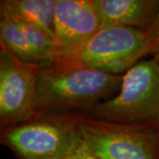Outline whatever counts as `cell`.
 I'll return each mask as SVG.
<instances>
[{
  "instance_id": "6da1fadb",
  "label": "cell",
  "mask_w": 159,
  "mask_h": 159,
  "mask_svg": "<svg viewBox=\"0 0 159 159\" xmlns=\"http://www.w3.org/2000/svg\"><path fill=\"white\" fill-rule=\"evenodd\" d=\"M124 74L43 66L38 77L37 113H84L119 93Z\"/></svg>"
},
{
  "instance_id": "7a4b0ae2",
  "label": "cell",
  "mask_w": 159,
  "mask_h": 159,
  "mask_svg": "<svg viewBox=\"0 0 159 159\" xmlns=\"http://www.w3.org/2000/svg\"><path fill=\"white\" fill-rule=\"evenodd\" d=\"M152 49L143 30L105 28L79 45L59 50L45 66L124 74L142 57L150 54Z\"/></svg>"
},
{
  "instance_id": "3957f363",
  "label": "cell",
  "mask_w": 159,
  "mask_h": 159,
  "mask_svg": "<svg viewBox=\"0 0 159 159\" xmlns=\"http://www.w3.org/2000/svg\"><path fill=\"white\" fill-rule=\"evenodd\" d=\"M80 113H37L1 129V142L20 159H64L83 144Z\"/></svg>"
},
{
  "instance_id": "277c9868",
  "label": "cell",
  "mask_w": 159,
  "mask_h": 159,
  "mask_svg": "<svg viewBox=\"0 0 159 159\" xmlns=\"http://www.w3.org/2000/svg\"><path fill=\"white\" fill-rule=\"evenodd\" d=\"M80 115L121 124L159 127V63L142 59L123 75L119 93Z\"/></svg>"
},
{
  "instance_id": "5b68a950",
  "label": "cell",
  "mask_w": 159,
  "mask_h": 159,
  "mask_svg": "<svg viewBox=\"0 0 159 159\" xmlns=\"http://www.w3.org/2000/svg\"><path fill=\"white\" fill-rule=\"evenodd\" d=\"M80 116L83 141L99 159L158 158L159 127Z\"/></svg>"
},
{
  "instance_id": "8992f818",
  "label": "cell",
  "mask_w": 159,
  "mask_h": 159,
  "mask_svg": "<svg viewBox=\"0 0 159 159\" xmlns=\"http://www.w3.org/2000/svg\"><path fill=\"white\" fill-rule=\"evenodd\" d=\"M43 66L19 59L0 46L1 129L29 120L37 114L36 92Z\"/></svg>"
},
{
  "instance_id": "52a82bcc",
  "label": "cell",
  "mask_w": 159,
  "mask_h": 159,
  "mask_svg": "<svg viewBox=\"0 0 159 159\" xmlns=\"http://www.w3.org/2000/svg\"><path fill=\"white\" fill-rule=\"evenodd\" d=\"M54 25L60 50L86 42L100 29L94 0H57Z\"/></svg>"
},
{
  "instance_id": "ba28073f",
  "label": "cell",
  "mask_w": 159,
  "mask_h": 159,
  "mask_svg": "<svg viewBox=\"0 0 159 159\" xmlns=\"http://www.w3.org/2000/svg\"><path fill=\"white\" fill-rule=\"evenodd\" d=\"M100 29L126 28L145 30L159 8V0H94Z\"/></svg>"
},
{
  "instance_id": "9c48e42d",
  "label": "cell",
  "mask_w": 159,
  "mask_h": 159,
  "mask_svg": "<svg viewBox=\"0 0 159 159\" xmlns=\"http://www.w3.org/2000/svg\"><path fill=\"white\" fill-rule=\"evenodd\" d=\"M56 3L57 0H2L0 15L34 25L57 42L54 25Z\"/></svg>"
},
{
  "instance_id": "30bf717a",
  "label": "cell",
  "mask_w": 159,
  "mask_h": 159,
  "mask_svg": "<svg viewBox=\"0 0 159 159\" xmlns=\"http://www.w3.org/2000/svg\"><path fill=\"white\" fill-rule=\"evenodd\" d=\"M0 46L6 48L11 54L24 62L43 66L44 65L42 58L31 46L21 29L13 20L1 18Z\"/></svg>"
},
{
  "instance_id": "8fae6325",
  "label": "cell",
  "mask_w": 159,
  "mask_h": 159,
  "mask_svg": "<svg viewBox=\"0 0 159 159\" xmlns=\"http://www.w3.org/2000/svg\"><path fill=\"white\" fill-rule=\"evenodd\" d=\"M13 20L21 29L34 51L42 58L44 63L43 66L47 65L60 50V47L57 42L44 30L34 25L21 20Z\"/></svg>"
},
{
  "instance_id": "7c38bea8",
  "label": "cell",
  "mask_w": 159,
  "mask_h": 159,
  "mask_svg": "<svg viewBox=\"0 0 159 159\" xmlns=\"http://www.w3.org/2000/svg\"><path fill=\"white\" fill-rule=\"evenodd\" d=\"M149 42L154 47L159 45V8L156 16L147 29L144 30Z\"/></svg>"
},
{
  "instance_id": "4fadbf2b",
  "label": "cell",
  "mask_w": 159,
  "mask_h": 159,
  "mask_svg": "<svg viewBox=\"0 0 159 159\" xmlns=\"http://www.w3.org/2000/svg\"><path fill=\"white\" fill-rule=\"evenodd\" d=\"M64 159H99L94 154L91 152V150L87 146L85 142L75 152L71 154L70 156L66 157Z\"/></svg>"
},
{
  "instance_id": "5bb4252c",
  "label": "cell",
  "mask_w": 159,
  "mask_h": 159,
  "mask_svg": "<svg viewBox=\"0 0 159 159\" xmlns=\"http://www.w3.org/2000/svg\"><path fill=\"white\" fill-rule=\"evenodd\" d=\"M150 55L152 56V58H154L157 62L159 63V45L154 47L150 51Z\"/></svg>"
},
{
  "instance_id": "9a60e30c",
  "label": "cell",
  "mask_w": 159,
  "mask_h": 159,
  "mask_svg": "<svg viewBox=\"0 0 159 159\" xmlns=\"http://www.w3.org/2000/svg\"><path fill=\"white\" fill-rule=\"evenodd\" d=\"M157 159H159V154H158V158H157Z\"/></svg>"
}]
</instances>
